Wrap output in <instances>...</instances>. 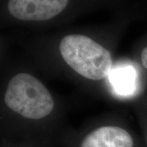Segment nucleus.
Instances as JSON below:
<instances>
[{"mask_svg": "<svg viewBox=\"0 0 147 147\" xmlns=\"http://www.w3.org/2000/svg\"><path fill=\"white\" fill-rule=\"evenodd\" d=\"M63 60L84 78L100 80L106 78L112 68L109 51L89 37L67 35L59 45Z\"/></svg>", "mask_w": 147, "mask_h": 147, "instance_id": "f257e3e1", "label": "nucleus"}, {"mask_svg": "<svg viewBox=\"0 0 147 147\" xmlns=\"http://www.w3.org/2000/svg\"><path fill=\"white\" fill-rule=\"evenodd\" d=\"M4 102L9 109L30 121L47 117L54 108V101L47 87L32 75L19 73L8 82Z\"/></svg>", "mask_w": 147, "mask_h": 147, "instance_id": "f03ea898", "label": "nucleus"}, {"mask_svg": "<svg viewBox=\"0 0 147 147\" xmlns=\"http://www.w3.org/2000/svg\"><path fill=\"white\" fill-rule=\"evenodd\" d=\"M68 4L66 0H10L11 15L21 21H43L58 15Z\"/></svg>", "mask_w": 147, "mask_h": 147, "instance_id": "7ed1b4c3", "label": "nucleus"}, {"mask_svg": "<svg viewBox=\"0 0 147 147\" xmlns=\"http://www.w3.org/2000/svg\"><path fill=\"white\" fill-rule=\"evenodd\" d=\"M76 147H136L133 135L123 127L102 125L78 139Z\"/></svg>", "mask_w": 147, "mask_h": 147, "instance_id": "20e7f679", "label": "nucleus"}, {"mask_svg": "<svg viewBox=\"0 0 147 147\" xmlns=\"http://www.w3.org/2000/svg\"><path fill=\"white\" fill-rule=\"evenodd\" d=\"M132 69L125 67L116 70L113 76L112 82L115 89L121 93H129L134 89L135 74Z\"/></svg>", "mask_w": 147, "mask_h": 147, "instance_id": "39448f33", "label": "nucleus"}, {"mask_svg": "<svg viewBox=\"0 0 147 147\" xmlns=\"http://www.w3.org/2000/svg\"><path fill=\"white\" fill-rule=\"evenodd\" d=\"M141 61L145 68L147 69V47L144 48L141 53Z\"/></svg>", "mask_w": 147, "mask_h": 147, "instance_id": "423d86ee", "label": "nucleus"}]
</instances>
